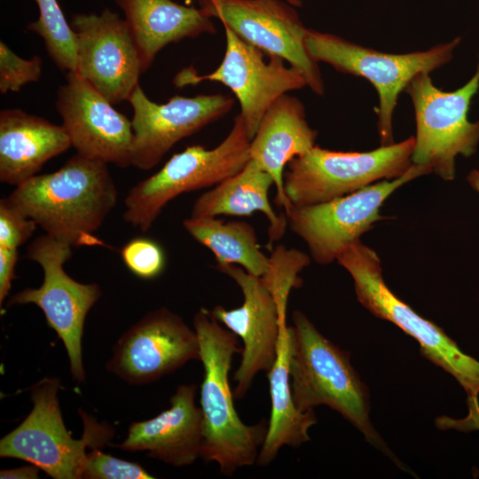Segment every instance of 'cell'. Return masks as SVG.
Returning <instances> with one entry per match:
<instances>
[{"label":"cell","mask_w":479,"mask_h":479,"mask_svg":"<svg viewBox=\"0 0 479 479\" xmlns=\"http://www.w3.org/2000/svg\"><path fill=\"white\" fill-rule=\"evenodd\" d=\"M8 199L46 234L74 247L102 245L94 233L116 206L107 163L73 155L58 170L35 175Z\"/></svg>","instance_id":"obj_1"},{"label":"cell","mask_w":479,"mask_h":479,"mask_svg":"<svg viewBox=\"0 0 479 479\" xmlns=\"http://www.w3.org/2000/svg\"><path fill=\"white\" fill-rule=\"evenodd\" d=\"M415 137L369 152H337L315 145L284 172L285 194L294 207L319 204L376 182L394 179L412 165Z\"/></svg>","instance_id":"obj_8"},{"label":"cell","mask_w":479,"mask_h":479,"mask_svg":"<svg viewBox=\"0 0 479 479\" xmlns=\"http://www.w3.org/2000/svg\"><path fill=\"white\" fill-rule=\"evenodd\" d=\"M289 4L292 6L300 7L302 6V1L301 0H286Z\"/></svg>","instance_id":"obj_35"},{"label":"cell","mask_w":479,"mask_h":479,"mask_svg":"<svg viewBox=\"0 0 479 479\" xmlns=\"http://www.w3.org/2000/svg\"><path fill=\"white\" fill-rule=\"evenodd\" d=\"M37 226L8 197L0 200V247L19 248L29 240Z\"/></svg>","instance_id":"obj_31"},{"label":"cell","mask_w":479,"mask_h":479,"mask_svg":"<svg viewBox=\"0 0 479 479\" xmlns=\"http://www.w3.org/2000/svg\"><path fill=\"white\" fill-rule=\"evenodd\" d=\"M203 365L200 386L203 443L201 457L215 462L224 475L256 462L267 426L247 425L239 417L229 382L232 358L241 353L238 336L220 326L210 310L200 308L193 318Z\"/></svg>","instance_id":"obj_2"},{"label":"cell","mask_w":479,"mask_h":479,"mask_svg":"<svg viewBox=\"0 0 479 479\" xmlns=\"http://www.w3.org/2000/svg\"><path fill=\"white\" fill-rule=\"evenodd\" d=\"M137 45L143 73L167 44L202 34H214L211 18L201 9L172 0H115Z\"/></svg>","instance_id":"obj_22"},{"label":"cell","mask_w":479,"mask_h":479,"mask_svg":"<svg viewBox=\"0 0 479 479\" xmlns=\"http://www.w3.org/2000/svg\"><path fill=\"white\" fill-rule=\"evenodd\" d=\"M197 386L179 385L170 407L144 421L132 422L124 441L116 448L146 452L151 458L176 467L191 465L201 457L202 413L195 404Z\"/></svg>","instance_id":"obj_19"},{"label":"cell","mask_w":479,"mask_h":479,"mask_svg":"<svg viewBox=\"0 0 479 479\" xmlns=\"http://www.w3.org/2000/svg\"><path fill=\"white\" fill-rule=\"evenodd\" d=\"M18 248L0 247V306L8 296L12 282L16 278L15 267L18 262Z\"/></svg>","instance_id":"obj_32"},{"label":"cell","mask_w":479,"mask_h":479,"mask_svg":"<svg viewBox=\"0 0 479 479\" xmlns=\"http://www.w3.org/2000/svg\"><path fill=\"white\" fill-rule=\"evenodd\" d=\"M39 17L27 29L39 35L52 61L62 71L75 72L77 67L76 42L74 31L57 0H35Z\"/></svg>","instance_id":"obj_26"},{"label":"cell","mask_w":479,"mask_h":479,"mask_svg":"<svg viewBox=\"0 0 479 479\" xmlns=\"http://www.w3.org/2000/svg\"><path fill=\"white\" fill-rule=\"evenodd\" d=\"M82 478L151 479L153 476L137 463L113 457L100 448H95L87 453Z\"/></svg>","instance_id":"obj_30"},{"label":"cell","mask_w":479,"mask_h":479,"mask_svg":"<svg viewBox=\"0 0 479 479\" xmlns=\"http://www.w3.org/2000/svg\"><path fill=\"white\" fill-rule=\"evenodd\" d=\"M288 325L281 327L276 360L268 373L271 416L256 463L268 466L285 445L299 447L310 441L309 429L317 423L314 411L301 412L295 405L289 373Z\"/></svg>","instance_id":"obj_24"},{"label":"cell","mask_w":479,"mask_h":479,"mask_svg":"<svg viewBox=\"0 0 479 479\" xmlns=\"http://www.w3.org/2000/svg\"><path fill=\"white\" fill-rule=\"evenodd\" d=\"M106 370L130 385L154 382L200 360L197 334L165 307L146 313L118 339Z\"/></svg>","instance_id":"obj_14"},{"label":"cell","mask_w":479,"mask_h":479,"mask_svg":"<svg viewBox=\"0 0 479 479\" xmlns=\"http://www.w3.org/2000/svg\"><path fill=\"white\" fill-rule=\"evenodd\" d=\"M183 226L214 254L216 265H239L259 278L269 269V256L261 251L255 230L247 222L190 216Z\"/></svg>","instance_id":"obj_25"},{"label":"cell","mask_w":479,"mask_h":479,"mask_svg":"<svg viewBox=\"0 0 479 479\" xmlns=\"http://www.w3.org/2000/svg\"><path fill=\"white\" fill-rule=\"evenodd\" d=\"M216 268L232 279L243 294V302L239 308L227 310L216 305L210 310L219 323L243 342L241 361L233 374L236 383L233 397L241 399L255 375L259 372L268 373L272 367L283 326L277 303L259 277L235 264L216 265Z\"/></svg>","instance_id":"obj_18"},{"label":"cell","mask_w":479,"mask_h":479,"mask_svg":"<svg viewBox=\"0 0 479 479\" xmlns=\"http://www.w3.org/2000/svg\"><path fill=\"white\" fill-rule=\"evenodd\" d=\"M429 172L413 164L401 177L372 184L357 192L319 204L294 207L287 224L308 246L311 258L328 264L373 224L384 219L380 208L400 186Z\"/></svg>","instance_id":"obj_11"},{"label":"cell","mask_w":479,"mask_h":479,"mask_svg":"<svg viewBox=\"0 0 479 479\" xmlns=\"http://www.w3.org/2000/svg\"><path fill=\"white\" fill-rule=\"evenodd\" d=\"M56 108L76 153L120 168L131 166V121L76 72H67Z\"/></svg>","instance_id":"obj_17"},{"label":"cell","mask_w":479,"mask_h":479,"mask_svg":"<svg viewBox=\"0 0 479 479\" xmlns=\"http://www.w3.org/2000/svg\"><path fill=\"white\" fill-rule=\"evenodd\" d=\"M40 468L30 464L16 468L4 469L0 471L1 479H35L39 477Z\"/></svg>","instance_id":"obj_33"},{"label":"cell","mask_w":479,"mask_h":479,"mask_svg":"<svg viewBox=\"0 0 479 479\" xmlns=\"http://www.w3.org/2000/svg\"><path fill=\"white\" fill-rule=\"evenodd\" d=\"M478 89L479 61L473 77L454 91L437 88L427 73L411 82L405 92L412 99L416 122L413 164L444 180L454 178L456 156H471L479 143V121L468 120Z\"/></svg>","instance_id":"obj_9"},{"label":"cell","mask_w":479,"mask_h":479,"mask_svg":"<svg viewBox=\"0 0 479 479\" xmlns=\"http://www.w3.org/2000/svg\"><path fill=\"white\" fill-rule=\"evenodd\" d=\"M72 146L62 125L24 112L0 113V181L18 186Z\"/></svg>","instance_id":"obj_21"},{"label":"cell","mask_w":479,"mask_h":479,"mask_svg":"<svg viewBox=\"0 0 479 479\" xmlns=\"http://www.w3.org/2000/svg\"><path fill=\"white\" fill-rule=\"evenodd\" d=\"M467 181L473 189L479 192V170H472L467 176Z\"/></svg>","instance_id":"obj_34"},{"label":"cell","mask_w":479,"mask_h":479,"mask_svg":"<svg viewBox=\"0 0 479 479\" xmlns=\"http://www.w3.org/2000/svg\"><path fill=\"white\" fill-rule=\"evenodd\" d=\"M133 109L131 166L155 167L181 139L227 114L234 105L230 95L172 97L164 104L148 98L138 84L128 99Z\"/></svg>","instance_id":"obj_16"},{"label":"cell","mask_w":479,"mask_h":479,"mask_svg":"<svg viewBox=\"0 0 479 479\" xmlns=\"http://www.w3.org/2000/svg\"><path fill=\"white\" fill-rule=\"evenodd\" d=\"M226 47L218 67L210 74L195 75L185 68L177 75V87L197 84L203 81L218 82L230 88L240 105V115L250 140L271 104L280 96L307 86L302 74L286 66L279 56L270 55L245 42L230 28L224 27Z\"/></svg>","instance_id":"obj_12"},{"label":"cell","mask_w":479,"mask_h":479,"mask_svg":"<svg viewBox=\"0 0 479 479\" xmlns=\"http://www.w3.org/2000/svg\"><path fill=\"white\" fill-rule=\"evenodd\" d=\"M125 266L136 276L153 279L159 276L166 264L165 253L161 245L149 238L137 237L129 240L121 249Z\"/></svg>","instance_id":"obj_28"},{"label":"cell","mask_w":479,"mask_h":479,"mask_svg":"<svg viewBox=\"0 0 479 479\" xmlns=\"http://www.w3.org/2000/svg\"><path fill=\"white\" fill-rule=\"evenodd\" d=\"M58 378L45 377L30 389L33 408L25 420L0 440V457L37 466L54 479H79L87 449L103 448L114 435L113 428L98 423L83 411L81 439H74L65 426L59 404Z\"/></svg>","instance_id":"obj_4"},{"label":"cell","mask_w":479,"mask_h":479,"mask_svg":"<svg viewBox=\"0 0 479 479\" xmlns=\"http://www.w3.org/2000/svg\"><path fill=\"white\" fill-rule=\"evenodd\" d=\"M317 136L306 120L303 104L286 93L267 109L250 141V160L272 177L275 202L285 213L292 208L284 191L285 168L294 158L310 151Z\"/></svg>","instance_id":"obj_20"},{"label":"cell","mask_w":479,"mask_h":479,"mask_svg":"<svg viewBox=\"0 0 479 479\" xmlns=\"http://www.w3.org/2000/svg\"><path fill=\"white\" fill-rule=\"evenodd\" d=\"M336 261L354 281L358 302L375 317L388 320L413 337L422 355L452 374L467 394L475 412L479 393V361L462 352L438 326L420 317L387 287L376 252L360 240L348 246Z\"/></svg>","instance_id":"obj_5"},{"label":"cell","mask_w":479,"mask_h":479,"mask_svg":"<svg viewBox=\"0 0 479 479\" xmlns=\"http://www.w3.org/2000/svg\"><path fill=\"white\" fill-rule=\"evenodd\" d=\"M273 185L272 177L249 160L240 171L203 192L195 200L191 216H247L262 212L269 221L267 247L271 250L288 225L286 213L277 215L269 200V192Z\"/></svg>","instance_id":"obj_23"},{"label":"cell","mask_w":479,"mask_h":479,"mask_svg":"<svg viewBox=\"0 0 479 479\" xmlns=\"http://www.w3.org/2000/svg\"><path fill=\"white\" fill-rule=\"evenodd\" d=\"M72 248L46 233L35 238L27 247V258L42 267L43 283L37 288L27 287L14 294L7 306L32 303L40 308L47 325L64 343L73 379L84 382L82 350L84 322L102 292L97 283H80L65 271L63 266L71 258Z\"/></svg>","instance_id":"obj_10"},{"label":"cell","mask_w":479,"mask_h":479,"mask_svg":"<svg viewBox=\"0 0 479 479\" xmlns=\"http://www.w3.org/2000/svg\"><path fill=\"white\" fill-rule=\"evenodd\" d=\"M250 141L239 114L227 137L215 148L188 146L134 185L124 200L123 220L147 232L165 206L178 195L213 187L240 171L250 160Z\"/></svg>","instance_id":"obj_6"},{"label":"cell","mask_w":479,"mask_h":479,"mask_svg":"<svg viewBox=\"0 0 479 479\" xmlns=\"http://www.w3.org/2000/svg\"><path fill=\"white\" fill-rule=\"evenodd\" d=\"M457 37L427 51L392 54L357 44L335 35L310 29L306 48L318 63L368 80L379 96L378 132L381 145L394 144L393 114L401 92L420 74L431 72L448 63L460 43Z\"/></svg>","instance_id":"obj_7"},{"label":"cell","mask_w":479,"mask_h":479,"mask_svg":"<svg viewBox=\"0 0 479 479\" xmlns=\"http://www.w3.org/2000/svg\"><path fill=\"white\" fill-rule=\"evenodd\" d=\"M70 26L76 42V73L112 105L129 99L143 73L129 26L106 9L99 15L76 14Z\"/></svg>","instance_id":"obj_15"},{"label":"cell","mask_w":479,"mask_h":479,"mask_svg":"<svg viewBox=\"0 0 479 479\" xmlns=\"http://www.w3.org/2000/svg\"><path fill=\"white\" fill-rule=\"evenodd\" d=\"M267 271L260 277L262 284L273 296L279 313L281 326H287V310L289 294L293 288L302 286L299 273L310 263L305 253L279 245L271 249Z\"/></svg>","instance_id":"obj_27"},{"label":"cell","mask_w":479,"mask_h":479,"mask_svg":"<svg viewBox=\"0 0 479 479\" xmlns=\"http://www.w3.org/2000/svg\"><path fill=\"white\" fill-rule=\"evenodd\" d=\"M289 373L293 397L301 412L326 405L349 420L366 441L390 453L371 423L368 390L349 356L326 338L300 310L292 314Z\"/></svg>","instance_id":"obj_3"},{"label":"cell","mask_w":479,"mask_h":479,"mask_svg":"<svg viewBox=\"0 0 479 479\" xmlns=\"http://www.w3.org/2000/svg\"><path fill=\"white\" fill-rule=\"evenodd\" d=\"M200 4L208 17L219 19L236 35L268 56L287 61L302 74L314 93L324 94L318 63L306 48L310 29L291 4L280 0H201Z\"/></svg>","instance_id":"obj_13"},{"label":"cell","mask_w":479,"mask_h":479,"mask_svg":"<svg viewBox=\"0 0 479 479\" xmlns=\"http://www.w3.org/2000/svg\"><path fill=\"white\" fill-rule=\"evenodd\" d=\"M42 75V59H25L0 42V91L17 92L27 83L37 82Z\"/></svg>","instance_id":"obj_29"}]
</instances>
